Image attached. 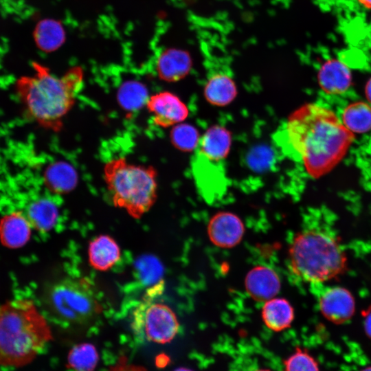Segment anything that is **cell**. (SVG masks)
Masks as SVG:
<instances>
[{"label":"cell","instance_id":"6da1fadb","mask_svg":"<svg viewBox=\"0 0 371 371\" xmlns=\"http://www.w3.org/2000/svg\"><path fill=\"white\" fill-rule=\"evenodd\" d=\"M274 139L282 152L302 162L311 177L319 178L340 162L354 135L333 111L309 103L288 117Z\"/></svg>","mask_w":371,"mask_h":371},{"label":"cell","instance_id":"7a4b0ae2","mask_svg":"<svg viewBox=\"0 0 371 371\" xmlns=\"http://www.w3.org/2000/svg\"><path fill=\"white\" fill-rule=\"evenodd\" d=\"M32 68V74L21 76L14 83L23 115L41 128L58 132L82 89L83 71L74 67L56 76L40 63L34 62Z\"/></svg>","mask_w":371,"mask_h":371},{"label":"cell","instance_id":"3957f363","mask_svg":"<svg viewBox=\"0 0 371 371\" xmlns=\"http://www.w3.org/2000/svg\"><path fill=\"white\" fill-rule=\"evenodd\" d=\"M52 338L47 319L31 299L17 297L0 304V366L30 363Z\"/></svg>","mask_w":371,"mask_h":371},{"label":"cell","instance_id":"277c9868","mask_svg":"<svg viewBox=\"0 0 371 371\" xmlns=\"http://www.w3.org/2000/svg\"><path fill=\"white\" fill-rule=\"evenodd\" d=\"M103 178L113 205L140 218L157 196V172L152 166L135 164L123 157L106 162Z\"/></svg>","mask_w":371,"mask_h":371},{"label":"cell","instance_id":"5b68a950","mask_svg":"<svg viewBox=\"0 0 371 371\" xmlns=\"http://www.w3.org/2000/svg\"><path fill=\"white\" fill-rule=\"evenodd\" d=\"M346 260L337 239L319 229L300 232L289 248L291 271L301 280L310 283L328 281L343 273Z\"/></svg>","mask_w":371,"mask_h":371},{"label":"cell","instance_id":"8992f818","mask_svg":"<svg viewBox=\"0 0 371 371\" xmlns=\"http://www.w3.org/2000/svg\"><path fill=\"white\" fill-rule=\"evenodd\" d=\"M43 296L46 308L54 316L71 324L87 323L102 309L94 285L86 278L68 277L54 282Z\"/></svg>","mask_w":371,"mask_h":371},{"label":"cell","instance_id":"52a82bcc","mask_svg":"<svg viewBox=\"0 0 371 371\" xmlns=\"http://www.w3.org/2000/svg\"><path fill=\"white\" fill-rule=\"evenodd\" d=\"M230 145L229 132L220 126L210 128L199 139L192 166L195 181L203 193L212 196L223 190Z\"/></svg>","mask_w":371,"mask_h":371},{"label":"cell","instance_id":"ba28073f","mask_svg":"<svg viewBox=\"0 0 371 371\" xmlns=\"http://www.w3.org/2000/svg\"><path fill=\"white\" fill-rule=\"evenodd\" d=\"M135 306L131 315V327L137 338L158 344L172 340L179 324L174 311L166 304L155 302L151 297Z\"/></svg>","mask_w":371,"mask_h":371},{"label":"cell","instance_id":"9c48e42d","mask_svg":"<svg viewBox=\"0 0 371 371\" xmlns=\"http://www.w3.org/2000/svg\"><path fill=\"white\" fill-rule=\"evenodd\" d=\"M146 106L157 126L166 128L177 125L188 115V109L181 100L169 91H161L150 96Z\"/></svg>","mask_w":371,"mask_h":371},{"label":"cell","instance_id":"30bf717a","mask_svg":"<svg viewBox=\"0 0 371 371\" xmlns=\"http://www.w3.org/2000/svg\"><path fill=\"white\" fill-rule=\"evenodd\" d=\"M207 233L210 240L216 246L229 248L242 239L244 226L238 216L230 212H219L209 222Z\"/></svg>","mask_w":371,"mask_h":371},{"label":"cell","instance_id":"8fae6325","mask_svg":"<svg viewBox=\"0 0 371 371\" xmlns=\"http://www.w3.org/2000/svg\"><path fill=\"white\" fill-rule=\"evenodd\" d=\"M319 304L322 315L336 324L349 320L355 309L353 295L341 286L332 287L324 291L319 298Z\"/></svg>","mask_w":371,"mask_h":371},{"label":"cell","instance_id":"7c38bea8","mask_svg":"<svg viewBox=\"0 0 371 371\" xmlns=\"http://www.w3.org/2000/svg\"><path fill=\"white\" fill-rule=\"evenodd\" d=\"M245 288L255 300L264 301L273 298L280 289V281L277 273L271 268L258 265L247 274Z\"/></svg>","mask_w":371,"mask_h":371},{"label":"cell","instance_id":"4fadbf2b","mask_svg":"<svg viewBox=\"0 0 371 371\" xmlns=\"http://www.w3.org/2000/svg\"><path fill=\"white\" fill-rule=\"evenodd\" d=\"M317 79L321 89L327 94L344 93L350 86L352 75L348 67L338 59H328L320 67Z\"/></svg>","mask_w":371,"mask_h":371},{"label":"cell","instance_id":"5bb4252c","mask_svg":"<svg viewBox=\"0 0 371 371\" xmlns=\"http://www.w3.org/2000/svg\"><path fill=\"white\" fill-rule=\"evenodd\" d=\"M32 228L24 212L13 211L1 219V242L7 247H21L30 240Z\"/></svg>","mask_w":371,"mask_h":371},{"label":"cell","instance_id":"9a60e30c","mask_svg":"<svg viewBox=\"0 0 371 371\" xmlns=\"http://www.w3.org/2000/svg\"><path fill=\"white\" fill-rule=\"evenodd\" d=\"M58 205L49 196H38L31 199L24 211L32 228L40 232L50 231L58 217Z\"/></svg>","mask_w":371,"mask_h":371},{"label":"cell","instance_id":"2e32d148","mask_svg":"<svg viewBox=\"0 0 371 371\" xmlns=\"http://www.w3.org/2000/svg\"><path fill=\"white\" fill-rule=\"evenodd\" d=\"M87 252L90 265L100 271L111 269L121 256L117 243L111 236L104 234L94 238L89 243Z\"/></svg>","mask_w":371,"mask_h":371},{"label":"cell","instance_id":"e0dca14e","mask_svg":"<svg viewBox=\"0 0 371 371\" xmlns=\"http://www.w3.org/2000/svg\"><path fill=\"white\" fill-rule=\"evenodd\" d=\"M190 67L189 55L180 49H166L158 56L156 60L157 76L166 82L181 80L188 74Z\"/></svg>","mask_w":371,"mask_h":371},{"label":"cell","instance_id":"ac0fdd59","mask_svg":"<svg viewBox=\"0 0 371 371\" xmlns=\"http://www.w3.org/2000/svg\"><path fill=\"white\" fill-rule=\"evenodd\" d=\"M46 188L56 194H64L72 191L78 183V175L74 168L65 161L48 164L43 172Z\"/></svg>","mask_w":371,"mask_h":371},{"label":"cell","instance_id":"d6986e66","mask_svg":"<svg viewBox=\"0 0 371 371\" xmlns=\"http://www.w3.org/2000/svg\"><path fill=\"white\" fill-rule=\"evenodd\" d=\"M204 94L212 104L224 106L235 98L237 89L232 77L225 72L218 71L208 78Z\"/></svg>","mask_w":371,"mask_h":371},{"label":"cell","instance_id":"ffe728a7","mask_svg":"<svg viewBox=\"0 0 371 371\" xmlns=\"http://www.w3.org/2000/svg\"><path fill=\"white\" fill-rule=\"evenodd\" d=\"M262 317L269 329L281 331L291 324L294 319L293 308L286 299L271 298L264 304Z\"/></svg>","mask_w":371,"mask_h":371},{"label":"cell","instance_id":"44dd1931","mask_svg":"<svg viewBox=\"0 0 371 371\" xmlns=\"http://www.w3.org/2000/svg\"><path fill=\"white\" fill-rule=\"evenodd\" d=\"M342 122L351 132L362 133L371 129V106L364 102L348 105L342 113Z\"/></svg>","mask_w":371,"mask_h":371},{"label":"cell","instance_id":"7402d4cb","mask_svg":"<svg viewBox=\"0 0 371 371\" xmlns=\"http://www.w3.org/2000/svg\"><path fill=\"white\" fill-rule=\"evenodd\" d=\"M36 38L41 49L51 52L58 49L63 44L65 34L60 23L52 20H46L38 25Z\"/></svg>","mask_w":371,"mask_h":371},{"label":"cell","instance_id":"603a6c76","mask_svg":"<svg viewBox=\"0 0 371 371\" xmlns=\"http://www.w3.org/2000/svg\"><path fill=\"white\" fill-rule=\"evenodd\" d=\"M98 361V354L91 344L75 346L68 355V364L75 371H93Z\"/></svg>","mask_w":371,"mask_h":371},{"label":"cell","instance_id":"cb8c5ba5","mask_svg":"<svg viewBox=\"0 0 371 371\" xmlns=\"http://www.w3.org/2000/svg\"><path fill=\"white\" fill-rule=\"evenodd\" d=\"M172 129L170 138L173 145L182 150L196 148L199 141L195 128L187 124H177Z\"/></svg>","mask_w":371,"mask_h":371},{"label":"cell","instance_id":"d4e9b609","mask_svg":"<svg viewBox=\"0 0 371 371\" xmlns=\"http://www.w3.org/2000/svg\"><path fill=\"white\" fill-rule=\"evenodd\" d=\"M121 104L127 109H135L146 102V89L141 84L134 82H126L119 92Z\"/></svg>","mask_w":371,"mask_h":371},{"label":"cell","instance_id":"484cf974","mask_svg":"<svg viewBox=\"0 0 371 371\" xmlns=\"http://www.w3.org/2000/svg\"><path fill=\"white\" fill-rule=\"evenodd\" d=\"M285 371H319L317 361L307 352L301 349L285 361Z\"/></svg>","mask_w":371,"mask_h":371},{"label":"cell","instance_id":"4316f807","mask_svg":"<svg viewBox=\"0 0 371 371\" xmlns=\"http://www.w3.org/2000/svg\"><path fill=\"white\" fill-rule=\"evenodd\" d=\"M109 371H146L144 368L135 366L133 364H129L126 361L122 358L119 362L114 366Z\"/></svg>","mask_w":371,"mask_h":371},{"label":"cell","instance_id":"83f0119b","mask_svg":"<svg viewBox=\"0 0 371 371\" xmlns=\"http://www.w3.org/2000/svg\"><path fill=\"white\" fill-rule=\"evenodd\" d=\"M365 329L367 335L371 337V311L366 315Z\"/></svg>","mask_w":371,"mask_h":371},{"label":"cell","instance_id":"f1b7e54d","mask_svg":"<svg viewBox=\"0 0 371 371\" xmlns=\"http://www.w3.org/2000/svg\"><path fill=\"white\" fill-rule=\"evenodd\" d=\"M366 95L368 101L371 103V78L366 85Z\"/></svg>","mask_w":371,"mask_h":371},{"label":"cell","instance_id":"f546056e","mask_svg":"<svg viewBox=\"0 0 371 371\" xmlns=\"http://www.w3.org/2000/svg\"><path fill=\"white\" fill-rule=\"evenodd\" d=\"M365 8L371 10V0H357Z\"/></svg>","mask_w":371,"mask_h":371},{"label":"cell","instance_id":"4dcf8cb0","mask_svg":"<svg viewBox=\"0 0 371 371\" xmlns=\"http://www.w3.org/2000/svg\"><path fill=\"white\" fill-rule=\"evenodd\" d=\"M174 371H192V370L186 368H180L176 369Z\"/></svg>","mask_w":371,"mask_h":371},{"label":"cell","instance_id":"1f68e13d","mask_svg":"<svg viewBox=\"0 0 371 371\" xmlns=\"http://www.w3.org/2000/svg\"><path fill=\"white\" fill-rule=\"evenodd\" d=\"M362 371H371V367L367 368L363 370Z\"/></svg>","mask_w":371,"mask_h":371},{"label":"cell","instance_id":"d6a6232c","mask_svg":"<svg viewBox=\"0 0 371 371\" xmlns=\"http://www.w3.org/2000/svg\"><path fill=\"white\" fill-rule=\"evenodd\" d=\"M256 371H270L269 370H265V369H262V370H258Z\"/></svg>","mask_w":371,"mask_h":371}]
</instances>
